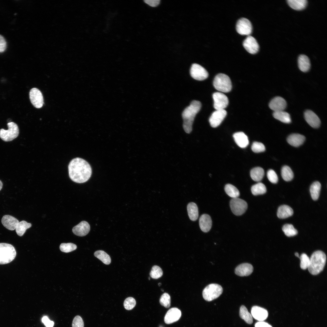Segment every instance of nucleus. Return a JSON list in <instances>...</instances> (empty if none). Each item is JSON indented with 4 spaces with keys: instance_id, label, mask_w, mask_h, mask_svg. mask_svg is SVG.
<instances>
[{
    "instance_id": "54",
    "label": "nucleus",
    "mask_w": 327,
    "mask_h": 327,
    "mask_svg": "<svg viewBox=\"0 0 327 327\" xmlns=\"http://www.w3.org/2000/svg\"><path fill=\"white\" fill-rule=\"evenodd\" d=\"M161 291H163H163H164V290H163V289H161Z\"/></svg>"
},
{
    "instance_id": "33",
    "label": "nucleus",
    "mask_w": 327,
    "mask_h": 327,
    "mask_svg": "<svg viewBox=\"0 0 327 327\" xmlns=\"http://www.w3.org/2000/svg\"><path fill=\"white\" fill-rule=\"evenodd\" d=\"M239 315L247 323L251 324L253 322L252 316L249 312L246 307L242 305L241 306L239 310Z\"/></svg>"
},
{
    "instance_id": "22",
    "label": "nucleus",
    "mask_w": 327,
    "mask_h": 327,
    "mask_svg": "<svg viewBox=\"0 0 327 327\" xmlns=\"http://www.w3.org/2000/svg\"><path fill=\"white\" fill-rule=\"evenodd\" d=\"M199 224L200 229L202 231L205 233L209 231L212 225V221L210 216L206 214L202 215L200 218Z\"/></svg>"
},
{
    "instance_id": "1",
    "label": "nucleus",
    "mask_w": 327,
    "mask_h": 327,
    "mask_svg": "<svg viewBox=\"0 0 327 327\" xmlns=\"http://www.w3.org/2000/svg\"><path fill=\"white\" fill-rule=\"evenodd\" d=\"M69 175L74 182L82 183L87 181L92 174V169L89 164L81 158L77 157L72 159L68 166Z\"/></svg>"
},
{
    "instance_id": "7",
    "label": "nucleus",
    "mask_w": 327,
    "mask_h": 327,
    "mask_svg": "<svg viewBox=\"0 0 327 327\" xmlns=\"http://www.w3.org/2000/svg\"><path fill=\"white\" fill-rule=\"evenodd\" d=\"M8 129L5 130L0 129V138L5 142L12 140L18 137L19 134V130L17 125L11 122L7 124Z\"/></svg>"
},
{
    "instance_id": "17",
    "label": "nucleus",
    "mask_w": 327,
    "mask_h": 327,
    "mask_svg": "<svg viewBox=\"0 0 327 327\" xmlns=\"http://www.w3.org/2000/svg\"><path fill=\"white\" fill-rule=\"evenodd\" d=\"M304 116L306 121L312 127L317 128L320 126L321 123L320 119L313 111L307 110L304 113Z\"/></svg>"
},
{
    "instance_id": "20",
    "label": "nucleus",
    "mask_w": 327,
    "mask_h": 327,
    "mask_svg": "<svg viewBox=\"0 0 327 327\" xmlns=\"http://www.w3.org/2000/svg\"><path fill=\"white\" fill-rule=\"evenodd\" d=\"M2 224L6 229L10 230H14L19 222L15 218L9 215H4L1 220Z\"/></svg>"
},
{
    "instance_id": "3",
    "label": "nucleus",
    "mask_w": 327,
    "mask_h": 327,
    "mask_svg": "<svg viewBox=\"0 0 327 327\" xmlns=\"http://www.w3.org/2000/svg\"><path fill=\"white\" fill-rule=\"evenodd\" d=\"M326 259V256L323 252L318 250L314 252L310 258L308 268L309 272L314 275L320 273L324 268Z\"/></svg>"
},
{
    "instance_id": "34",
    "label": "nucleus",
    "mask_w": 327,
    "mask_h": 327,
    "mask_svg": "<svg viewBox=\"0 0 327 327\" xmlns=\"http://www.w3.org/2000/svg\"><path fill=\"white\" fill-rule=\"evenodd\" d=\"M252 193L254 195L263 194L266 192V188L265 185L259 182L253 185L251 188Z\"/></svg>"
},
{
    "instance_id": "23",
    "label": "nucleus",
    "mask_w": 327,
    "mask_h": 327,
    "mask_svg": "<svg viewBox=\"0 0 327 327\" xmlns=\"http://www.w3.org/2000/svg\"><path fill=\"white\" fill-rule=\"evenodd\" d=\"M233 137L236 144L241 148H244L246 147L249 144L247 136L242 132L235 133L233 134Z\"/></svg>"
},
{
    "instance_id": "31",
    "label": "nucleus",
    "mask_w": 327,
    "mask_h": 327,
    "mask_svg": "<svg viewBox=\"0 0 327 327\" xmlns=\"http://www.w3.org/2000/svg\"><path fill=\"white\" fill-rule=\"evenodd\" d=\"M321 188V184L318 181H315L311 185L310 191L312 199L317 200L319 198Z\"/></svg>"
},
{
    "instance_id": "18",
    "label": "nucleus",
    "mask_w": 327,
    "mask_h": 327,
    "mask_svg": "<svg viewBox=\"0 0 327 327\" xmlns=\"http://www.w3.org/2000/svg\"><path fill=\"white\" fill-rule=\"evenodd\" d=\"M90 226L86 221H83L74 226L72 229V232L75 235L83 236L87 235L90 230Z\"/></svg>"
},
{
    "instance_id": "4",
    "label": "nucleus",
    "mask_w": 327,
    "mask_h": 327,
    "mask_svg": "<svg viewBox=\"0 0 327 327\" xmlns=\"http://www.w3.org/2000/svg\"><path fill=\"white\" fill-rule=\"evenodd\" d=\"M16 253L12 245L5 243H0V264L8 263L15 258Z\"/></svg>"
},
{
    "instance_id": "30",
    "label": "nucleus",
    "mask_w": 327,
    "mask_h": 327,
    "mask_svg": "<svg viewBox=\"0 0 327 327\" xmlns=\"http://www.w3.org/2000/svg\"><path fill=\"white\" fill-rule=\"evenodd\" d=\"M264 175V170L260 167L254 168L250 172V175L254 181L259 182L263 178Z\"/></svg>"
},
{
    "instance_id": "24",
    "label": "nucleus",
    "mask_w": 327,
    "mask_h": 327,
    "mask_svg": "<svg viewBox=\"0 0 327 327\" xmlns=\"http://www.w3.org/2000/svg\"><path fill=\"white\" fill-rule=\"evenodd\" d=\"M305 140V137L303 135L297 134L290 135L287 138V140L290 145L298 147L302 145Z\"/></svg>"
},
{
    "instance_id": "19",
    "label": "nucleus",
    "mask_w": 327,
    "mask_h": 327,
    "mask_svg": "<svg viewBox=\"0 0 327 327\" xmlns=\"http://www.w3.org/2000/svg\"><path fill=\"white\" fill-rule=\"evenodd\" d=\"M251 314L252 317L259 321L265 320L268 315L266 309L257 306H254L252 307Z\"/></svg>"
},
{
    "instance_id": "39",
    "label": "nucleus",
    "mask_w": 327,
    "mask_h": 327,
    "mask_svg": "<svg viewBox=\"0 0 327 327\" xmlns=\"http://www.w3.org/2000/svg\"><path fill=\"white\" fill-rule=\"evenodd\" d=\"M163 274L161 269L159 266L155 265L152 267L150 275L152 278L157 279L161 277Z\"/></svg>"
},
{
    "instance_id": "42",
    "label": "nucleus",
    "mask_w": 327,
    "mask_h": 327,
    "mask_svg": "<svg viewBox=\"0 0 327 327\" xmlns=\"http://www.w3.org/2000/svg\"><path fill=\"white\" fill-rule=\"evenodd\" d=\"M300 260V266L304 270L308 268L310 263V258L305 253H302L299 257Z\"/></svg>"
},
{
    "instance_id": "28",
    "label": "nucleus",
    "mask_w": 327,
    "mask_h": 327,
    "mask_svg": "<svg viewBox=\"0 0 327 327\" xmlns=\"http://www.w3.org/2000/svg\"><path fill=\"white\" fill-rule=\"evenodd\" d=\"M287 2L291 8L296 10L304 9L307 4L306 0H287Z\"/></svg>"
},
{
    "instance_id": "26",
    "label": "nucleus",
    "mask_w": 327,
    "mask_h": 327,
    "mask_svg": "<svg viewBox=\"0 0 327 327\" xmlns=\"http://www.w3.org/2000/svg\"><path fill=\"white\" fill-rule=\"evenodd\" d=\"M298 67L302 71L306 72L310 69V63L309 58L304 54L300 55L298 59Z\"/></svg>"
},
{
    "instance_id": "36",
    "label": "nucleus",
    "mask_w": 327,
    "mask_h": 327,
    "mask_svg": "<svg viewBox=\"0 0 327 327\" xmlns=\"http://www.w3.org/2000/svg\"><path fill=\"white\" fill-rule=\"evenodd\" d=\"M94 256L106 265L109 264L111 261L110 256L104 251L99 250L94 253Z\"/></svg>"
},
{
    "instance_id": "47",
    "label": "nucleus",
    "mask_w": 327,
    "mask_h": 327,
    "mask_svg": "<svg viewBox=\"0 0 327 327\" xmlns=\"http://www.w3.org/2000/svg\"><path fill=\"white\" fill-rule=\"evenodd\" d=\"M7 42L4 37L0 35V53L4 52L7 48Z\"/></svg>"
},
{
    "instance_id": "10",
    "label": "nucleus",
    "mask_w": 327,
    "mask_h": 327,
    "mask_svg": "<svg viewBox=\"0 0 327 327\" xmlns=\"http://www.w3.org/2000/svg\"><path fill=\"white\" fill-rule=\"evenodd\" d=\"M190 73L193 78L198 81L205 80L208 78L209 75L208 72L203 67L195 63L192 65Z\"/></svg>"
},
{
    "instance_id": "38",
    "label": "nucleus",
    "mask_w": 327,
    "mask_h": 327,
    "mask_svg": "<svg viewBox=\"0 0 327 327\" xmlns=\"http://www.w3.org/2000/svg\"><path fill=\"white\" fill-rule=\"evenodd\" d=\"M282 230L285 235L288 237L294 236L298 233L297 230L291 224H285L282 227Z\"/></svg>"
},
{
    "instance_id": "53",
    "label": "nucleus",
    "mask_w": 327,
    "mask_h": 327,
    "mask_svg": "<svg viewBox=\"0 0 327 327\" xmlns=\"http://www.w3.org/2000/svg\"><path fill=\"white\" fill-rule=\"evenodd\" d=\"M161 285V283H159L158 284V285L159 286H160Z\"/></svg>"
},
{
    "instance_id": "41",
    "label": "nucleus",
    "mask_w": 327,
    "mask_h": 327,
    "mask_svg": "<svg viewBox=\"0 0 327 327\" xmlns=\"http://www.w3.org/2000/svg\"><path fill=\"white\" fill-rule=\"evenodd\" d=\"M160 304L166 308H168L170 305V297L167 293L163 294L160 299Z\"/></svg>"
},
{
    "instance_id": "2",
    "label": "nucleus",
    "mask_w": 327,
    "mask_h": 327,
    "mask_svg": "<svg viewBox=\"0 0 327 327\" xmlns=\"http://www.w3.org/2000/svg\"><path fill=\"white\" fill-rule=\"evenodd\" d=\"M201 104L199 101L194 100L186 108L182 113L183 127L184 131L190 133L192 130V124L197 114L200 111Z\"/></svg>"
},
{
    "instance_id": "6",
    "label": "nucleus",
    "mask_w": 327,
    "mask_h": 327,
    "mask_svg": "<svg viewBox=\"0 0 327 327\" xmlns=\"http://www.w3.org/2000/svg\"><path fill=\"white\" fill-rule=\"evenodd\" d=\"M223 291L222 287L220 285L212 283L207 286L203 290V297L206 301H210L218 297Z\"/></svg>"
},
{
    "instance_id": "52",
    "label": "nucleus",
    "mask_w": 327,
    "mask_h": 327,
    "mask_svg": "<svg viewBox=\"0 0 327 327\" xmlns=\"http://www.w3.org/2000/svg\"><path fill=\"white\" fill-rule=\"evenodd\" d=\"M295 256H296L299 258V254H298V253L296 252V253H295Z\"/></svg>"
},
{
    "instance_id": "32",
    "label": "nucleus",
    "mask_w": 327,
    "mask_h": 327,
    "mask_svg": "<svg viewBox=\"0 0 327 327\" xmlns=\"http://www.w3.org/2000/svg\"><path fill=\"white\" fill-rule=\"evenodd\" d=\"M31 226V224L25 220L21 221L18 223L15 228L17 234L19 236H22L26 230Z\"/></svg>"
},
{
    "instance_id": "16",
    "label": "nucleus",
    "mask_w": 327,
    "mask_h": 327,
    "mask_svg": "<svg viewBox=\"0 0 327 327\" xmlns=\"http://www.w3.org/2000/svg\"><path fill=\"white\" fill-rule=\"evenodd\" d=\"M286 105V102L283 98L280 97H276L270 101L269 107L274 112H276L284 111Z\"/></svg>"
},
{
    "instance_id": "45",
    "label": "nucleus",
    "mask_w": 327,
    "mask_h": 327,
    "mask_svg": "<svg viewBox=\"0 0 327 327\" xmlns=\"http://www.w3.org/2000/svg\"><path fill=\"white\" fill-rule=\"evenodd\" d=\"M267 175L269 180L272 183H276L278 182V176L273 170L272 169L269 170L267 172Z\"/></svg>"
},
{
    "instance_id": "5",
    "label": "nucleus",
    "mask_w": 327,
    "mask_h": 327,
    "mask_svg": "<svg viewBox=\"0 0 327 327\" xmlns=\"http://www.w3.org/2000/svg\"><path fill=\"white\" fill-rule=\"evenodd\" d=\"M215 88L220 92L227 93L231 90V81L229 77L227 75L220 73L215 77L213 81Z\"/></svg>"
},
{
    "instance_id": "25",
    "label": "nucleus",
    "mask_w": 327,
    "mask_h": 327,
    "mask_svg": "<svg viewBox=\"0 0 327 327\" xmlns=\"http://www.w3.org/2000/svg\"><path fill=\"white\" fill-rule=\"evenodd\" d=\"M293 213V210L290 207L284 205L279 207L277 212V216L279 218L285 219L292 216Z\"/></svg>"
},
{
    "instance_id": "40",
    "label": "nucleus",
    "mask_w": 327,
    "mask_h": 327,
    "mask_svg": "<svg viewBox=\"0 0 327 327\" xmlns=\"http://www.w3.org/2000/svg\"><path fill=\"white\" fill-rule=\"evenodd\" d=\"M76 245L72 243H62L60 246V250L64 253H69L75 250Z\"/></svg>"
},
{
    "instance_id": "13",
    "label": "nucleus",
    "mask_w": 327,
    "mask_h": 327,
    "mask_svg": "<svg viewBox=\"0 0 327 327\" xmlns=\"http://www.w3.org/2000/svg\"><path fill=\"white\" fill-rule=\"evenodd\" d=\"M243 45L247 51L250 54H254L259 51L258 43L255 38L251 35L246 37L243 41Z\"/></svg>"
},
{
    "instance_id": "11",
    "label": "nucleus",
    "mask_w": 327,
    "mask_h": 327,
    "mask_svg": "<svg viewBox=\"0 0 327 327\" xmlns=\"http://www.w3.org/2000/svg\"><path fill=\"white\" fill-rule=\"evenodd\" d=\"M213 97L214 101L213 107L216 110L224 109L228 105V98L222 93L216 92L214 93Z\"/></svg>"
},
{
    "instance_id": "21",
    "label": "nucleus",
    "mask_w": 327,
    "mask_h": 327,
    "mask_svg": "<svg viewBox=\"0 0 327 327\" xmlns=\"http://www.w3.org/2000/svg\"><path fill=\"white\" fill-rule=\"evenodd\" d=\"M253 269V267L251 264L243 263L237 266L235 269V272L236 275L239 276H247L252 273Z\"/></svg>"
},
{
    "instance_id": "15",
    "label": "nucleus",
    "mask_w": 327,
    "mask_h": 327,
    "mask_svg": "<svg viewBox=\"0 0 327 327\" xmlns=\"http://www.w3.org/2000/svg\"><path fill=\"white\" fill-rule=\"evenodd\" d=\"M181 315V311L177 308L169 309L166 313L164 321L167 324H170L178 321Z\"/></svg>"
},
{
    "instance_id": "48",
    "label": "nucleus",
    "mask_w": 327,
    "mask_h": 327,
    "mask_svg": "<svg viewBox=\"0 0 327 327\" xmlns=\"http://www.w3.org/2000/svg\"><path fill=\"white\" fill-rule=\"evenodd\" d=\"M41 321L46 327H53L54 326V322L51 321L46 316H44Z\"/></svg>"
},
{
    "instance_id": "55",
    "label": "nucleus",
    "mask_w": 327,
    "mask_h": 327,
    "mask_svg": "<svg viewBox=\"0 0 327 327\" xmlns=\"http://www.w3.org/2000/svg\"><path fill=\"white\" fill-rule=\"evenodd\" d=\"M150 277H149V278H148V279H149V280H150Z\"/></svg>"
},
{
    "instance_id": "14",
    "label": "nucleus",
    "mask_w": 327,
    "mask_h": 327,
    "mask_svg": "<svg viewBox=\"0 0 327 327\" xmlns=\"http://www.w3.org/2000/svg\"><path fill=\"white\" fill-rule=\"evenodd\" d=\"M226 114V111L224 109L216 110L212 114L209 119L211 126L213 127H216L219 126Z\"/></svg>"
},
{
    "instance_id": "8",
    "label": "nucleus",
    "mask_w": 327,
    "mask_h": 327,
    "mask_svg": "<svg viewBox=\"0 0 327 327\" xmlns=\"http://www.w3.org/2000/svg\"><path fill=\"white\" fill-rule=\"evenodd\" d=\"M230 206L232 212L236 216L243 214L248 207L246 202L238 197L233 198L230 200Z\"/></svg>"
},
{
    "instance_id": "49",
    "label": "nucleus",
    "mask_w": 327,
    "mask_h": 327,
    "mask_svg": "<svg viewBox=\"0 0 327 327\" xmlns=\"http://www.w3.org/2000/svg\"><path fill=\"white\" fill-rule=\"evenodd\" d=\"M144 2L146 3L152 7H156L160 3L159 0H145Z\"/></svg>"
},
{
    "instance_id": "44",
    "label": "nucleus",
    "mask_w": 327,
    "mask_h": 327,
    "mask_svg": "<svg viewBox=\"0 0 327 327\" xmlns=\"http://www.w3.org/2000/svg\"><path fill=\"white\" fill-rule=\"evenodd\" d=\"M251 149L253 152L258 153L264 151L265 150V147L263 143L255 141L252 145Z\"/></svg>"
},
{
    "instance_id": "12",
    "label": "nucleus",
    "mask_w": 327,
    "mask_h": 327,
    "mask_svg": "<svg viewBox=\"0 0 327 327\" xmlns=\"http://www.w3.org/2000/svg\"><path fill=\"white\" fill-rule=\"evenodd\" d=\"M29 98L33 105L36 108L41 107L44 104L43 98L41 91L36 88H32L29 92Z\"/></svg>"
},
{
    "instance_id": "29",
    "label": "nucleus",
    "mask_w": 327,
    "mask_h": 327,
    "mask_svg": "<svg viewBox=\"0 0 327 327\" xmlns=\"http://www.w3.org/2000/svg\"><path fill=\"white\" fill-rule=\"evenodd\" d=\"M273 116L275 119L285 123H289L291 121L289 114L283 111L274 112Z\"/></svg>"
},
{
    "instance_id": "46",
    "label": "nucleus",
    "mask_w": 327,
    "mask_h": 327,
    "mask_svg": "<svg viewBox=\"0 0 327 327\" xmlns=\"http://www.w3.org/2000/svg\"><path fill=\"white\" fill-rule=\"evenodd\" d=\"M72 327H84V322L81 316L77 315L74 317L72 321Z\"/></svg>"
},
{
    "instance_id": "9",
    "label": "nucleus",
    "mask_w": 327,
    "mask_h": 327,
    "mask_svg": "<svg viewBox=\"0 0 327 327\" xmlns=\"http://www.w3.org/2000/svg\"><path fill=\"white\" fill-rule=\"evenodd\" d=\"M236 29L237 32L242 35H250L252 31V26L250 21L245 18H241L237 21Z\"/></svg>"
},
{
    "instance_id": "51",
    "label": "nucleus",
    "mask_w": 327,
    "mask_h": 327,
    "mask_svg": "<svg viewBox=\"0 0 327 327\" xmlns=\"http://www.w3.org/2000/svg\"><path fill=\"white\" fill-rule=\"evenodd\" d=\"M3 184L2 181L0 180V191L2 189V187Z\"/></svg>"
},
{
    "instance_id": "35",
    "label": "nucleus",
    "mask_w": 327,
    "mask_h": 327,
    "mask_svg": "<svg viewBox=\"0 0 327 327\" xmlns=\"http://www.w3.org/2000/svg\"><path fill=\"white\" fill-rule=\"evenodd\" d=\"M224 190L226 194L233 198H237L240 195L238 189L230 184H226Z\"/></svg>"
},
{
    "instance_id": "27",
    "label": "nucleus",
    "mask_w": 327,
    "mask_h": 327,
    "mask_svg": "<svg viewBox=\"0 0 327 327\" xmlns=\"http://www.w3.org/2000/svg\"><path fill=\"white\" fill-rule=\"evenodd\" d=\"M187 209L190 220L193 221L196 220L199 215L198 209L197 204L193 202H190L187 205Z\"/></svg>"
},
{
    "instance_id": "43",
    "label": "nucleus",
    "mask_w": 327,
    "mask_h": 327,
    "mask_svg": "<svg viewBox=\"0 0 327 327\" xmlns=\"http://www.w3.org/2000/svg\"><path fill=\"white\" fill-rule=\"evenodd\" d=\"M136 304V300L134 298L132 297L127 298L124 300V305L125 308L127 310L132 309Z\"/></svg>"
},
{
    "instance_id": "37",
    "label": "nucleus",
    "mask_w": 327,
    "mask_h": 327,
    "mask_svg": "<svg viewBox=\"0 0 327 327\" xmlns=\"http://www.w3.org/2000/svg\"><path fill=\"white\" fill-rule=\"evenodd\" d=\"M281 175L283 179L286 181L292 180L294 176L292 170L290 167L287 166H285L282 167Z\"/></svg>"
},
{
    "instance_id": "50",
    "label": "nucleus",
    "mask_w": 327,
    "mask_h": 327,
    "mask_svg": "<svg viewBox=\"0 0 327 327\" xmlns=\"http://www.w3.org/2000/svg\"><path fill=\"white\" fill-rule=\"evenodd\" d=\"M255 327H272L267 323L263 321H259L256 322L255 324Z\"/></svg>"
}]
</instances>
